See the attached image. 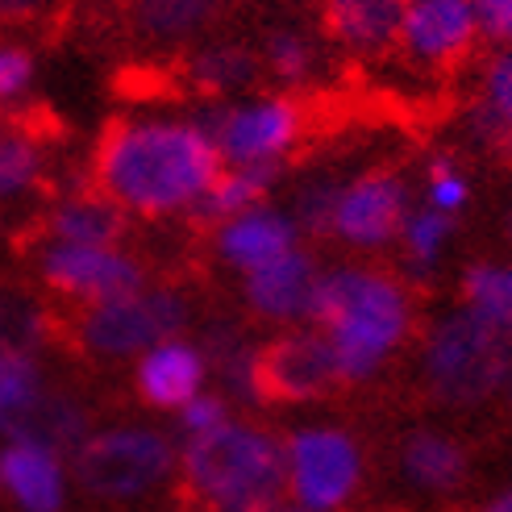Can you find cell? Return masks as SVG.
Masks as SVG:
<instances>
[{
    "mask_svg": "<svg viewBox=\"0 0 512 512\" xmlns=\"http://www.w3.org/2000/svg\"><path fill=\"white\" fill-rule=\"evenodd\" d=\"M221 171V155L196 117H121L92 150L88 184L125 217H188Z\"/></svg>",
    "mask_w": 512,
    "mask_h": 512,
    "instance_id": "cell-1",
    "label": "cell"
},
{
    "mask_svg": "<svg viewBox=\"0 0 512 512\" xmlns=\"http://www.w3.org/2000/svg\"><path fill=\"white\" fill-rule=\"evenodd\" d=\"M413 292L383 267L342 263L317 279L313 317L338 358L342 383H367L413 338Z\"/></svg>",
    "mask_w": 512,
    "mask_h": 512,
    "instance_id": "cell-2",
    "label": "cell"
},
{
    "mask_svg": "<svg viewBox=\"0 0 512 512\" xmlns=\"http://www.w3.org/2000/svg\"><path fill=\"white\" fill-rule=\"evenodd\" d=\"M175 471L204 512H271L288 496L284 438L242 417H229L200 438H184Z\"/></svg>",
    "mask_w": 512,
    "mask_h": 512,
    "instance_id": "cell-3",
    "label": "cell"
},
{
    "mask_svg": "<svg viewBox=\"0 0 512 512\" xmlns=\"http://www.w3.org/2000/svg\"><path fill=\"white\" fill-rule=\"evenodd\" d=\"M421 379L446 408H475L512 388V325L450 309L421 342Z\"/></svg>",
    "mask_w": 512,
    "mask_h": 512,
    "instance_id": "cell-4",
    "label": "cell"
},
{
    "mask_svg": "<svg viewBox=\"0 0 512 512\" xmlns=\"http://www.w3.org/2000/svg\"><path fill=\"white\" fill-rule=\"evenodd\" d=\"M179 467V450L155 425H109L88 429V438L71 450L75 483L109 504H138L155 496Z\"/></svg>",
    "mask_w": 512,
    "mask_h": 512,
    "instance_id": "cell-5",
    "label": "cell"
},
{
    "mask_svg": "<svg viewBox=\"0 0 512 512\" xmlns=\"http://www.w3.org/2000/svg\"><path fill=\"white\" fill-rule=\"evenodd\" d=\"M192 321V304L179 288L142 284L125 296L84 304L71 321V342L100 363H121L138 358L163 338H179Z\"/></svg>",
    "mask_w": 512,
    "mask_h": 512,
    "instance_id": "cell-6",
    "label": "cell"
},
{
    "mask_svg": "<svg viewBox=\"0 0 512 512\" xmlns=\"http://www.w3.org/2000/svg\"><path fill=\"white\" fill-rule=\"evenodd\" d=\"M196 121L209 130L221 167H284V159L309 138V109L296 92L225 100Z\"/></svg>",
    "mask_w": 512,
    "mask_h": 512,
    "instance_id": "cell-7",
    "label": "cell"
},
{
    "mask_svg": "<svg viewBox=\"0 0 512 512\" xmlns=\"http://www.w3.org/2000/svg\"><path fill=\"white\" fill-rule=\"evenodd\" d=\"M363 446L342 425H300L284 438L288 500L304 512H342L363 488Z\"/></svg>",
    "mask_w": 512,
    "mask_h": 512,
    "instance_id": "cell-8",
    "label": "cell"
},
{
    "mask_svg": "<svg viewBox=\"0 0 512 512\" xmlns=\"http://www.w3.org/2000/svg\"><path fill=\"white\" fill-rule=\"evenodd\" d=\"M38 279L59 300L100 304L125 296L146 284V267L121 246H75V242H46L38 254Z\"/></svg>",
    "mask_w": 512,
    "mask_h": 512,
    "instance_id": "cell-9",
    "label": "cell"
},
{
    "mask_svg": "<svg viewBox=\"0 0 512 512\" xmlns=\"http://www.w3.org/2000/svg\"><path fill=\"white\" fill-rule=\"evenodd\" d=\"M404 217H408V179L392 167H371L342 184L329 238L350 250L375 254L400 238Z\"/></svg>",
    "mask_w": 512,
    "mask_h": 512,
    "instance_id": "cell-10",
    "label": "cell"
},
{
    "mask_svg": "<svg viewBox=\"0 0 512 512\" xmlns=\"http://www.w3.org/2000/svg\"><path fill=\"white\" fill-rule=\"evenodd\" d=\"M342 388L338 358L317 325H288L259 346V396L284 404H309Z\"/></svg>",
    "mask_w": 512,
    "mask_h": 512,
    "instance_id": "cell-11",
    "label": "cell"
},
{
    "mask_svg": "<svg viewBox=\"0 0 512 512\" xmlns=\"http://www.w3.org/2000/svg\"><path fill=\"white\" fill-rule=\"evenodd\" d=\"M479 46V25L471 0H413L404 9L396 55L425 71H454L463 67Z\"/></svg>",
    "mask_w": 512,
    "mask_h": 512,
    "instance_id": "cell-12",
    "label": "cell"
},
{
    "mask_svg": "<svg viewBox=\"0 0 512 512\" xmlns=\"http://www.w3.org/2000/svg\"><path fill=\"white\" fill-rule=\"evenodd\" d=\"M317 254L313 250H288L279 254L275 263L259 267V271H246L242 275V300L250 317H259L267 325H304L313 317V296H317Z\"/></svg>",
    "mask_w": 512,
    "mask_h": 512,
    "instance_id": "cell-13",
    "label": "cell"
},
{
    "mask_svg": "<svg viewBox=\"0 0 512 512\" xmlns=\"http://www.w3.org/2000/svg\"><path fill=\"white\" fill-rule=\"evenodd\" d=\"M204 388H209V354L184 334L163 338L134 358V392L159 413H175Z\"/></svg>",
    "mask_w": 512,
    "mask_h": 512,
    "instance_id": "cell-14",
    "label": "cell"
},
{
    "mask_svg": "<svg viewBox=\"0 0 512 512\" xmlns=\"http://www.w3.org/2000/svg\"><path fill=\"white\" fill-rule=\"evenodd\" d=\"M404 9L408 0H317L325 38L363 63L396 55Z\"/></svg>",
    "mask_w": 512,
    "mask_h": 512,
    "instance_id": "cell-15",
    "label": "cell"
},
{
    "mask_svg": "<svg viewBox=\"0 0 512 512\" xmlns=\"http://www.w3.org/2000/svg\"><path fill=\"white\" fill-rule=\"evenodd\" d=\"M300 225L292 221V213L275 209V204H254V209L229 217L221 225H213V250L225 267L234 271H259L267 263H275L279 254H288L300 246Z\"/></svg>",
    "mask_w": 512,
    "mask_h": 512,
    "instance_id": "cell-16",
    "label": "cell"
},
{
    "mask_svg": "<svg viewBox=\"0 0 512 512\" xmlns=\"http://www.w3.org/2000/svg\"><path fill=\"white\" fill-rule=\"evenodd\" d=\"M67 488H71L67 454L34 442L0 446V492L21 512H63Z\"/></svg>",
    "mask_w": 512,
    "mask_h": 512,
    "instance_id": "cell-17",
    "label": "cell"
},
{
    "mask_svg": "<svg viewBox=\"0 0 512 512\" xmlns=\"http://www.w3.org/2000/svg\"><path fill=\"white\" fill-rule=\"evenodd\" d=\"M0 438L5 442H34L46 450L71 454L88 438V408L71 392L42 383L30 400L0 417Z\"/></svg>",
    "mask_w": 512,
    "mask_h": 512,
    "instance_id": "cell-18",
    "label": "cell"
},
{
    "mask_svg": "<svg viewBox=\"0 0 512 512\" xmlns=\"http://www.w3.org/2000/svg\"><path fill=\"white\" fill-rule=\"evenodd\" d=\"M130 217H125L109 196H100L92 184L80 192L59 196L42 213L46 242H75V246H121Z\"/></svg>",
    "mask_w": 512,
    "mask_h": 512,
    "instance_id": "cell-19",
    "label": "cell"
},
{
    "mask_svg": "<svg viewBox=\"0 0 512 512\" xmlns=\"http://www.w3.org/2000/svg\"><path fill=\"white\" fill-rule=\"evenodd\" d=\"M400 479L413 492L450 496L467 483V450L442 429H413L400 442Z\"/></svg>",
    "mask_w": 512,
    "mask_h": 512,
    "instance_id": "cell-20",
    "label": "cell"
},
{
    "mask_svg": "<svg viewBox=\"0 0 512 512\" xmlns=\"http://www.w3.org/2000/svg\"><path fill=\"white\" fill-rule=\"evenodd\" d=\"M259 55H254L250 46H238V42H209V46H196L188 63H184V75L188 84L209 96V100H229L246 88H254L259 80Z\"/></svg>",
    "mask_w": 512,
    "mask_h": 512,
    "instance_id": "cell-21",
    "label": "cell"
},
{
    "mask_svg": "<svg viewBox=\"0 0 512 512\" xmlns=\"http://www.w3.org/2000/svg\"><path fill=\"white\" fill-rule=\"evenodd\" d=\"M471 134L479 146L512 150V50L504 46L479 71V100L471 105Z\"/></svg>",
    "mask_w": 512,
    "mask_h": 512,
    "instance_id": "cell-22",
    "label": "cell"
},
{
    "mask_svg": "<svg viewBox=\"0 0 512 512\" xmlns=\"http://www.w3.org/2000/svg\"><path fill=\"white\" fill-rule=\"evenodd\" d=\"M284 167H221L217 179L209 184V192H204L196 200V209L188 213L196 225L213 229L229 217H238L246 209H254V204H263L275 188V179Z\"/></svg>",
    "mask_w": 512,
    "mask_h": 512,
    "instance_id": "cell-23",
    "label": "cell"
},
{
    "mask_svg": "<svg viewBox=\"0 0 512 512\" xmlns=\"http://www.w3.org/2000/svg\"><path fill=\"white\" fill-rule=\"evenodd\" d=\"M213 17L217 0H125V21L142 42H188Z\"/></svg>",
    "mask_w": 512,
    "mask_h": 512,
    "instance_id": "cell-24",
    "label": "cell"
},
{
    "mask_svg": "<svg viewBox=\"0 0 512 512\" xmlns=\"http://www.w3.org/2000/svg\"><path fill=\"white\" fill-rule=\"evenodd\" d=\"M454 238V217L433 209V204H421V209H408L404 225H400V250H404V263L413 275H429L433 263L442 259V250Z\"/></svg>",
    "mask_w": 512,
    "mask_h": 512,
    "instance_id": "cell-25",
    "label": "cell"
},
{
    "mask_svg": "<svg viewBox=\"0 0 512 512\" xmlns=\"http://www.w3.org/2000/svg\"><path fill=\"white\" fill-rule=\"evenodd\" d=\"M209 354V375H217L234 400H263L259 396V346H250L246 338L217 329L204 346Z\"/></svg>",
    "mask_w": 512,
    "mask_h": 512,
    "instance_id": "cell-26",
    "label": "cell"
},
{
    "mask_svg": "<svg viewBox=\"0 0 512 512\" xmlns=\"http://www.w3.org/2000/svg\"><path fill=\"white\" fill-rule=\"evenodd\" d=\"M263 71H271L279 84H284L288 92L292 88H304L317 75L321 67V55H317V42L304 34V30H271L263 38Z\"/></svg>",
    "mask_w": 512,
    "mask_h": 512,
    "instance_id": "cell-27",
    "label": "cell"
},
{
    "mask_svg": "<svg viewBox=\"0 0 512 512\" xmlns=\"http://www.w3.org/2000/svg\"><path fill=\"white\" fill-rule=\"evenodd\" d=\"M463 309L488 317L496 325H512V263H471L463 271Z\"/></svg>",
    "mask_w": 512,
    "mask_h": 512,
    "instance_id": "cell-28",
    "label": "cell"
},
{
    "mask_svg": "<svg viewBox=\"0 0 512 512\" xmlns=\"http://www.w3.org/2000/svg\"><path fill=\"white\" fill-rule=\"evenodd\" d=\"M46 175V150L34 134H0V204L30 196Z\"/></svg>",
    "mask_w": 512,
    "mask_h": 512,
    "instance_id": "cell-29",
    "label": "cell"
},
{
    "mask_svg": "<svg viewBox=\"0 0 512 512\" xmlns=\"http://www.w3.org/2000/svg\"><path fill=\"white\" fill-rule=\"evenodd\" d=\"M50 334V317L25 292L0 288V354H38Z\"/></svg>",
    "mask_w": 512,
    "mask_h": 512,
    "instance_id": "cell-30",
    "label": "cell"
},
{
    "mask_svg": "<svg viewBox=\"0 0 512 512\" xmlns=\"http://www.w3.org/2000/svg\"><path fill=\"white\" fill-rule=\"evenodd\" d=\"M338 192H342V179H329V175H317V179H309V184L296 188V196H292V221L300 225V234L329 238Z\"/></svg>",
    "mask_w": 512,
    "mask_h": 512,
    "instance_id": "cell-31",
    "label": "cell"
},
{
    "mask_svg": "<svg viewBox=\"0 0 512 512\" xmlns=\"http://www.w3.org/2000/svg\"><path fill=\"white\" fill-rule=\"evenodd\" d=\"M467 200H471V179L463 175V167H458L454 159H446V155L429 159V171H425V204H433V209L458 217V213L467 209Z\"/></svg>",
    "mask_w": 512,
    "mask_h": 512,
    "instance_id": "cell-32",
    "label": "cell"
},
{
    "mask_svg": "<svg viewBox=\"0 0 512 512\" xmlns=\"http://www.w3.org/2000/svg\"><path fill=\"white\" fill-rule=\"evenodd\" d=\"M46 383L38 354H0V417L13 413Z\"/></svg>",
    "mask_w": 512,
    "mask_h": 512,
    "instance_id": "cell-33",
    "label": "cell"
},
{
    "mask_svg": "<svg viewBox=\"0 0 512 512\" xmlns=\"http://www.w3.org/2000/svg\"><path fill=\"white\" fill-rule=\"evenodd\" d=\"M34 50L25 42H13L9 34H0V109L17 105V100L34 88Z\"/></svg>",
    "mask_w": 512,
    "mask_h": 512,
    "instance_id": "cell-34",
    "label": "cell"
},
{
    "mask_svg": "<svg viewBox=\"0 0 512 512\" xmlns=\"http://www.w3.org/2000/svg\"><path fill=\"white\" fill-rule=\"evenodd\" d=\"M229 417H234V413H229V396L225 392H213V388L196 392L184 408H175V421H179V433H184V438H200V433L217 429Z\"/></svg>",
    "mask_w": 512,
    "mask_h": 512,
    "instance_id": "cell-35",
    "label": "cell"
},
{
    "mask_svg": "<svg viewBox=\"0 0 512 512\" xmlns=\"http://www.w3.org/2000/svg\"><path fill=\"white\" fill-rule=\"evenodd\" d=\"M71 9V0H0V34L5 30H42Z\"/></svg>",
    "mask_w": 512,
    "mask_h": 512,
    "instance_id": "cell-36",
    "label": "cell"
},
{
    "mask_svg": "<svg viewBox=\"0 0 512 512\" xmlns=\"http://www.w3.org/2000/svg\"><path fill=\"white\" fill-rule=\"evenodd\" d=\"M471 9H475L479 38L508 42V34H512V0H471Z\"/></svg>",
    "mask_w": 512,
    "mask_h": 512,
    "instance_id": "cell-37",
    "label": "cell"
},
{
    "mask_svg": "<svg viewBox=\"0 0 512 512\" xmlns=\"http://www.w3.org/2000/svg\"><path fill=\"white\" fill-rule=\"evenodd\" d=\"M479 512H512V483H508V488H500L488 504H483Z\"/></svg>",
    "mask_w": 512,
    "mask_h": 512,
    "instance_id": "cell-38",
    "label": "cell"
},
{
    "mask_svg": "<svg viewBox=\"0 0 512 512\" xmlns=\"http://www.w3.org/2000/svg\"><path fill=\"white\" fill-rule=\"evenodd\" d=\"M271 512H304V508H300V504H292V500H288V496H284V500H279V504H275V508H271Z\"/></svg>",
    "mask_w": 512,
    "mask_h": 512,
    "instance_id": "cell-39",
    "label": "cell"
},
{
    "mask_svg": "<svg viewBox=\"0 0 512 512\" xmlns=\"http://www.w3.org/2000/svg\"><path fill=\"white\" fill-rule=\"evenodd\" d=\"M504 46H508V50H512V34H508V42H504Z\"/></svg>",
    "mask_w": 512,
    "mask_h": 512,
    "instance_id": "cell-40",
    "label": "cell"
},
{
    "mask_svg": "<svg viewBox=\"0 0 512 512\" xmlns=\"http://www.w3.org/2000/svg\"><path fill=\"white\" fill-rule=\"evenodd\" d=\"M508 400H512V388H508Z\"/></svg>",
    "mask_w": 512,
    "mask_h": 512,
    "instance_id": "cell-41",
    "label": "cell"
},
{
    "mask_svg": "<svg viewBox=\"0 0 512 512\" xmlns=\"http://www.w3.org/2000/svg\"><path fill=\"white\" fill-rule=\"evenodd\" d=\"M408 5H413V0H408Z\"/></svg>",
    "mask_w": 512,
    "mask_h": 512,
    "instance_id": "cell-42",
    "label": "cell"
}]
</instances>
